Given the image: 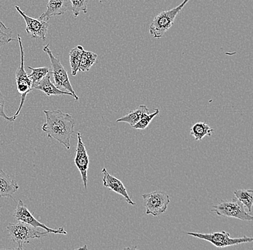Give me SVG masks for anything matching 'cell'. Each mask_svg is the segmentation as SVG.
<instances>
[{
	"instance_id": "cell-16",
	"label": "cell",
	"mask_w": 253,
	"mask_h": 250,
	"mask_svg": "<svg viewBox=\"0 0 253 250\" xmlns=\"http://www.w3.org/2000/svg\"><path fill=\"white\" fill-rule=\"evenodd\" d=\"M149 113V110L148 107L145 105H140L135 110L129 112V113L126 114L125 116L119 118L117 120L118 123H126L132 127L136 123H137L142 117H143L145 114Z\"/></svg>"
},
{
	"instance_id": "cell-2",
	"label": "cell",
	"mask_w": 253,
	"mask_h": 250,
	"mask_svg": "<svg viewBox=\"0 0 253 250\" xmlns=\"http://www.w3.org/2000/svg\"><path fill=\"white\" fill-rule=\"evenodd\" d=\"M7 231L12 242L18 246L17 250H20L23 249L25 244L31 243V240L47 237L49 234L46 231L44 232H40L36 228L20 221L15 224H9L7 226Z\"/></svg>"
},
{
	"instance_id": "cell-5",
	"label": "cell",
	"mask_w": 253,
	"mask_h": 250,
	"mask_svg": "<svg viewBox=\"0 0 253 250\" xmlns=\"http://www.w3.org/2000/svg\"><path fill=\"white\" fill-rule=\"evenodd\" d=\"M211 212L217 216L237 218L242 221H252L253 220L252 213L245 210L243 204L235 196L231 201L221 200L217 205H213Z\"/></svg>"
},
{
	"instance_id": "cell-8",
	"label": "cell",
	"mask_w": 253,
	"mask_h": 250,
	"mask_svg": "<svg viewBox=\"0 0 253 250\" xmlns=\"http://www.w3.org/2000/svg\"><path fill=\"white\" fill-rule=\"evenodd\" d=\"M145 200V213L158 216L165 213L170 203L169 196L164 191H154L150 194H142Z\"/></svg>"
},
{
	"instance_id": "cell-24",
	"label": "cell",
	"mask_w": 253,
	"mask_h": 250,
	"mask_svg": "<svg viewBox=\"0 0 253 250\" xmlns=\"http://www.w3.org/2000/svg\"><path fill=\"white\" fill-rule=\"evenodd\" d=\"M71 5V10L74 17H78L81 12L87 13V6L88 0H69Z\"/></svg>"
},
{
	"instance_id": "cell-25",
	"label": "cell",
	"mask_w": 253,
	"mask_h": 250,
	"mask_svg": "<svg viewBox=\"0 0 253 250\" xmlns=\"http://www.w3.org/2000/svg\"><path fill=\"white\" fill-rule=\"evenodd\" d=\"M4 104H5V100H4V96H3L2 93L0 91V117L4 118V119L7 120L8 121H15L16 119L13 116H8L5 112H4Z\"/></svg>"
},
{
	"instance_id": "cell-17",
	"label": "cell",
	"mask_w": 253,
	"mask_h": 250,
	"mask_svg": "<svg viewBox=\"0 0 253 250\" xmlns=\"http://www.w3.org/2000/svg\"><path fill=\"white\" fill-rule=\"evenodd\" d=\"M214 130L210 125L203 122L195 123L191 127L190 134L194 137L196 141H202L205 137H211Z\"/></svg>"
},
{
	"instance_id": "cell-19",
	"label": "cell",
	"mask_w": 253,
	"mask_h": 250,
	"mask_svg": "<svg viewBox=\"0 0 253 250\" xmlns=\"http://www.w3.org/2000/svg\"><path fill=\"white\" fill-rule=\"evenodd\" d=\"M235 197L248 208V213H252L253 191L252 190H237L234 192Z\"/></svg>"
},
{
	"instance_id": "cell-23",
	"label": "cell",
	"mask_w": 253,
	"mask_h": 250,
	"mask_svg": "<svg viewBox=\"0 0 253 250\" xmlns=\"http://www.w3.org/2000/svg\"><path fill=\"white\" fill-rule=\"evenodd\" d=\"M154 113L145 114L143 117H142L141 119L134 126H132V129L144 130L146 129L150 123L153 121V118L157 116L158 113H159V109L155 108Z\"/></svg>"
},
{
	"instance_id": "cell-15",
	"label": "cell",
	"mask_w": 253,
	"mask_h": 250,
	"mask_svg": "<svg viewBox=\"0 0 253 250\" xmlns=\"http://www.w3.org/2000/svg\"><path fill=\"white\" fill-rule=\"evenodd\" d=\"M19 187L15 180L0 169V198H11L18 191Z\"/></svg>"
},
{
	"instance_id": "cell-12",
	"label": "cell",
	"mask_w": 253,
	"mask_h": 250,
	"mask_svg": "<svg viewBox=\"0 0 253 250\" xmlns=\"http://www.w3.org/2000/svg\"><path fill=\"white\" fill-rule=\"evenodd\" d=\"M102 172L103 174V185L104 187L123 196L127 203L132 205H135V202L131 199L130 196L128 195L126 186L122 183L121 180L110 175L105 167L102 169Z\"/></svg>"
},
{
	"instance_id": "cell-11",
	"label": "cell",
	"mask_w": 253,
	"mask_h": 250,
	"mask_svg": "<svg viewBox=\"0 0 253 250\" xmlns=\"http://www.w3.org/2000/svg\"><path fill=\"white\" fill-rule=\"evenodd\" d=\"M77 137H78V141H77V149H76L74 162L80 172L84 186L85 189L86 190L87 181H88L87 172H88V167H89V157H88L84 143L82 141V134L80 132L77 133Z\"/></svg>"
},
{
	"instance_id": "cell-9",
	"label": "cell",
	"mask_w": 253,
	"mask_h": 250,
	"mask_svg": "<svg viewBox=\"0 0 253 250\" xmlns=\"http://www.w3.org/2000/svg\"><path fill=\"white\" fill-rule=\"evenodd\" d=\"M13 216L17 221H23L34 228H42L49 234H67V232L64 230L63 227L58 229H50L39 220L36 219L21 199H19Z\"/></svg>"
},
{
	"instance_id": "cell-22",
	"label": "cell",
	"mask_w": 253,
	"mask_h": 250,
	"mask_svg": "<svg viewBox=\"0 0 253 250\" xmlns=\"http://www.w3.org/2000/svg\"><path fill=\"white\" fill-rule=\"evenodd\" d=\"M17 41V39L12 38V29L6 27L5 25L0 20V48L12 41Z\"/></svg>"
},
{
	"instance_id": "cell-6",
	"label": "cell",
	"mask_w": 253,
	"mask_h": 250,
	"mask_svg": "<svg viewBox=\"0 0 253 250\" xmlns=\"http://www.w3.org/2000/svg\"><path fill=\"white\" fill-rule=\"evenodd\" d=\"M44 52L47 53V56L50 58V62L52 66V74L53 76V80H54V85L58 89L63 88L66 91L72 93L74 95L76 101L79 100V98L76 94L72 86H71L70 80H69V76H68L67 72H66L65 68L63 67L62 64L61 63L58 58L53 55V52L51 51L49 45L45 46L42 49Z\"/></svg>"
},
{
	"instance_id": "cell-18",
	"label": "cell",
	"mask_w": 253,
	"mask_h": 250,
	"mask_svg": "<svg viewBox=\"0 0 253 250\" xmlns=\"http://www.w3.org/2000/svg\"><path fill=\"white\" fill-rule=\"evenodd\" d=\"M84 50L83 47L78 46L76 48L71 49L69 52V62L71 69V74L76 76L79 72V64L82 59V53Z\"/></svg>"
},
{
	"instance_id": "cell-13",
	"label": "cell",
	"mask_w": 253,
	"mask_h": 250,
	"mask_svg": "<svg viewBox=\"0 0 253 250\" xmlns=\"http://www.w3.org/2000/svg\"><path fill=\"white\" fill-rule=\"evenodd\" d=\"M69 10H71L69 0H48L46 11L41 15L39 20L47 22L50 17L63 15Z\"/></svg>"
},
{
	"instance_id": "cell-3",
	"label": "cell",
	"mask_w": 253,
	"mask_h": 250,
	"mask_svg": "<svg viewBox=\"0 0 253 250\" xmlns=\"http://www.w3.org/2000/svg\"><path fill=\"white\" fill-rule=\"evenodd\" d=\"M189 1V0H183L180 5L158 14L150 23V34L155 39L163 37L164 35L173 26L175 17Z\"/></svg>"
},
{
	"instance_id": "cell-4",
	"label": "cell",
	"mask_w": 253,
	"mask_h": 250,
	"mask_svg": "<svg viewBox=\"0 0 253 250\" xmlns=\"http://www.w3.org/2000/svg\"><path fill=\"white\" fill-rule=\"evenodd\" d=\"M17 41H18L19 46H20V65L17 68V72L15 73V80L17 82V89L18 93L21 95V100H20V104L13 115L14 118H17L21 111L22 108L25 101V98L27 95L31 93L33 90L32 86V82L28 77V73L25 72V53H24L23 43H22L21 37L20 35H17Z\"/></svg>"
},
{
	"instance_id": "cell-14",
	"label": "cell",
	"mask_w": 253,
	"mask_h": 250,
	"mask_svg": "<svg viewBox=\"0 0 253 250\" xmlns=\"http://www.w3.org/2000/svg\"><path fill=\"white\" fill-rule=\"evenodd\" d=\"M51 74V72H49L42 80L40 81L39 83L36 84L33 87V89L40 90V91L42 92L44 94L46 95L47 96H58L67 95V96H70L71 97L74 98L72 93L68 91H62V90L58 89L55 86L54 84L50 80V74Z\"/></svg>"
},
{
	"instance_id": "cell-20",
	"label": "cell",
	"mask_w": 253,
	"mask_h": 250,
	"mask_svg": "<svg viewBox=\"0 0 253 250\" xmlns=\"http://www.w3.org/2000/svg\"><path fill=\"white\" fill-rule=\"evenodd\" d=\"M97 54L91 51L84 50L79 64V72H88L97 59Z\"/></svg>"
},
{
	"instance_id": "cell-21",
	"label": "cell",
	"mask_w": 253,
	"mask_h": 250,
	"mask_svg": "<svg viewBox=\"0 0 253 250\" xmlns=\"http://www.w3.org/2000/svg\"><path fill=\"white\" fill-rule=\"evenodd\" d=\"M28 69L31 70V73L28 74V77L31 80L33 87L39 83L40 81L42 80L50 72L48 67L32 68L28 66Z\"/></svg>"
},
{
	"instance_id": "cell-7",
	"label": "cell",
	"mask_w": 253,
	"mask_h": 250,
	"mask_svg": "<svg viewBox=\"0 0 253 250\" xmlns=\"http://www.w3.org/2000/svg\"><path fill=\"white\" fill-rule=\"evenodd\" d=\"M186 234L205 240L212 244L218 248H227L247 242H252L253 237H243L232 238L228 232L222 231L221 232H213L211 234L199 233V232H187Z\"/></svg>"
},
{
	"instance_id": "cell-10",
	"label": "cell",
	"mask_w": 253,
	"mask_h": 250,
	"mask_svg": "<svg viewBox=\"0 0 253 250\" xmlns=\"http://www.w3.org/2000/svg\"><path fill=\"white\" fill-rule=\"evenodd\" d=\"M15 8L20 15L23 17L24 20L26 23L25 31L31 36L32 39H41L42 40H45L49 23L46 21L39 20V19H35L28 16L18 6H15Z\"/></svg>"
},
{
	"instance_id": "cell-1",
	"label": "cell",
	"mask_w": 253,
	"mask_h": 250,
	"mask_svg": "<svg viewBox=\"0 0 253 250\" xmlns=\"http://www.w3.org/2000/svg\"><path fill=\"white\" fill-rule=\"evenodd\" d=\"M46 122L42 125V131L47 137L55 139L70 150V140L74 133L75 120L69 113L61 110H44Z\"/></svg>"
}]
</instances>
